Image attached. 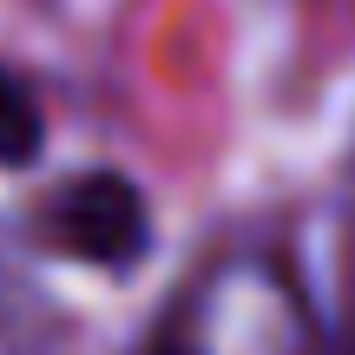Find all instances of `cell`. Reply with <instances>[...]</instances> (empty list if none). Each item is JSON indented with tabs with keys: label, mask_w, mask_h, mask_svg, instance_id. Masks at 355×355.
<instances>
[{
	"label": "cell",
	"mask_w": 355,
	"mask_h": 355,
	"mask_svg": "<svg viewBox=\"0 0 355 355\" xmlns=\"http://www.w3.org/2000/svg\"><path fill=\"white\" fill-rule=\"evenodd\" d=\"M152 355H184V349H152Z\"/></svg>",
	"instance_id": "obj_3"
},
{
	"label": "cell",
	"mask_w": 355,
	"mask_h": 355,
	"mask_svg": "<svg viewBox=\"0 0 355 355\" xmlns=\"http://www.w3.org/2000/svg\"><path fill=\"white\" fill-rule=\"evenodd\" d=\"M46 237L60 243L66 257L99 270H125L132 257H145L152 243V217H145V198L132 178L119 171H86L53 198L46 211Z\"/></svg>",
	"instance_id": "obj_1"
},
{
	"label": "cell",
	"mask_w": 355,
	"mask_h": 355,
	"mask_svg": "<svg viewBox=\"0 0 355 355\" xmlns=\"http://www.w3.org/2000/svg\"><path fill=\"white\" fill-rule=\"evenodd\" d=\"M33 158H40V105L0 66V165H33Z\"/></svg>",
	"instance_id": "obj_2"
}]
</instances>
